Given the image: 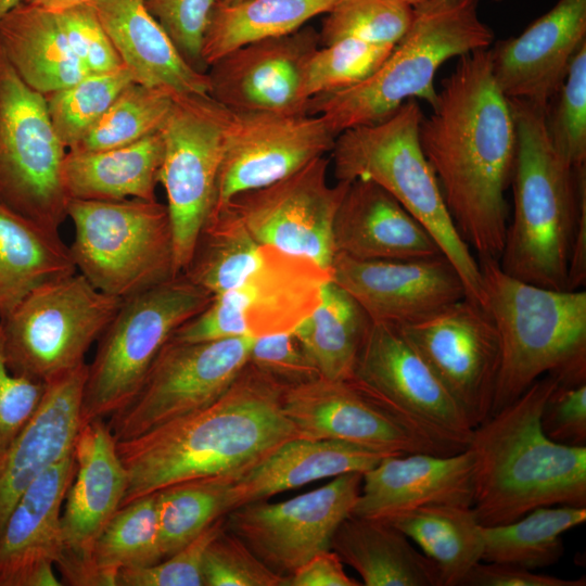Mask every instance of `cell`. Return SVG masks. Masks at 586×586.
<instances>
[{
	"label": "cell",
	"mask_w": 586,
	"mask_h": 586,
	"mask_svg": "<svg viewBox=\"0 0 586 586\" xmlns=\"http://www.w3.org/2000/svg\"><path fill=\"white\" fill-rule=\"evenodd\" d=\"M419 140L461 238L481 258L498 259L508 226L517 133L509 99L488 49L461 55L442 81Z\"/></svg>",
	"instance_id": "obj_1"
},
{
	"label": "cell",
	"mask_w": 586,
	"mask_h": 586,
	"mask_svg": "<svg viewBox=\"0 0 586 586\" xmlns=\"http://www.w3.org/2000/svg\"><path fill=\"white\" fill-rule=\"evenodd\" d=\"M285 391L247 362L211 405L117 442L128 475L122 506L171 484L242 471L296 437L282 408Z\"/></svg>",
	"instance_id": "obj_2"
},
{
	"label": "cell",
	"mask_w": 586,
	"mask_h": 586,
	"mask_svg": "<svg viewBox=\"0 0 586 586\" xmlns=\"http://www.w3.org/2000/svg\"><path fill=\"white\" fill-rule=\"evenodd\" d=\"M558 383L551 374L540 377L473 429L472 507L483 526L515 521L539 507H586V446L555 443L540 426Z\"/></svg>",
	"instance_id": "obj_3"
},
{
	"label": "cell",
	"mask_w": 586,
	"mask_h": 586,
	"mask_svg": "<svg viewBox=\"0 0 586 586\" xmlns=\"http://www.w3.org/2000/svg\"><path fill=\"white\" fill-rule=\"evenodd\" d=\"M509 102L517 133L510 182L514 204L498 264L526 283L566 291L574 232L586 198V165L574 168L558 154L547 130V106Z\"/></svg>",
	"instance_id": "obj_4"
},
{
	"label": "cell",
	"mask_w": 586,
	"mask_h": 586,
	"mask_svg": "<svg viewBox=\"0 0 586 586\" xmlns=\"http://www.w3.org/2000/svg\"><path fill=\"white\" fill-rule=\"evenodd\" d=\"M477 262L482 306L495 324L500 347L491 415L545 374L563 385L585 383V291L537 286L506 273L498 259Z\"/></svg>",
	"instance_id": "obj_5"
},
{
	"label": "cell",
	"mask_w": 586,
	"mask_h": 586,
	"mask_svg": "<svg viewBox=\"0 0 586 586\" xmlns=\"http://www.w3.org/2000/svg\"><path fill=\"white\" fill-rule=\"evenodd\" d=\"M477 8L479 0H423L412 5L408 30L377 71L353 87L311 98L308 114L322 116L337 136L388 117L408 100L421 99L432 106L438 68L494 41Z\"/></svg>",
	"instance_id": "obj_6"
},
{
	"label": "cell",
	"mask_w": 586,
	"mask_h": 586,
	"mask_svg": "<svg viewBox=\"0 0 586 586\" xmlns=\"http://www.w3.org/2000/svg\"><path fill=\"white\" fill-rule=\"evenodd\" d=\"M423 118L416 100L388 117L340 132L331 150L336 181L369 180L393 195L433 235L460 275L467 298L483 303L477 259L461 238L419 140Z\"/></svg>",
	"instance_id": "obj_7"
},
{
	"label": "cell",
	"mask_w": 586,
	"mask_h": 586,
	"mask_svg": "<svg viewBox=\"0 0 586 586\" xmlns=\"http://www.w3.org/2000/svg\"><path fill=\"white\" fill-rule=\"evenodd\" d=\"M76 270L99 291L126 300L177 277L166 204L157 200H69Z\"/></svg>",
	"instance_id": "obj_8"
},
{
	"label": "cell",
	"mask_w": 586,
	"mask_h": 586,
	"mask_svg": "<svg viewBox=\"0 0 586 586\" xmlns=\"http://www.w3.org/2000/svg\"><path fill=\"white\" fill-rule=\"evenodd\" d=\"M212 298L211 293L179 275L124 300L97 341L93 360L88 365L82 424L111 417L125 407L174 332Z\"/></svg>",
	"instance_id": "obj_9"
},
{
	"label": "cell",
	"mask_w": 586,
	"mask_h": 586,
	"mask_svg": "<svg viewBox=\"0 0 586 586\" xmlns=\"http://www.w3.org/2000/svg\"><path fill=\"white\" fill-rule=\"evenodd\" d=\"M124 300L78 271L30 291L0 318V346L14 374L48 383L85 364Z\"/></svg>",
	"instance_id": "obj_10"
},
{
	"label": "cell",
	"mask_w": 586,
	"mask_h": 586,
	"mask_svg": "<svg viewBox=\"0 0 586 586\" xmlns=\"http://www.w3.org/2000/svg\"><path fill=\"white\" fill-rule=\"evenodd\" d=\"M66 152L44 95L21 79L0 46V203L59 232L69 201L62 179Z\"/></svg>",
	"instance_id": "obj_11"
},
{
	"label": "cell",
	"mask_w": 586,
	"mask_h": 586,
	"mask_svg": "<svg viewBox=\"0 0 586 586\" xmlns=\"http://www.w3.org/2000/svg\"><path fill=\"white\" fill-rule=\"evenodd\" d=\"M224 116L225 107L208 94H176L162 128L160 183L166 192L178 276L187 269L215 207Z\"/></svg>",
	"instance_id": "obj_12"
},
{
	"label": "cell",
	"mask_w": 586,
	"mask_h": 586,
	"mask_svg": "<svg viewBox=\"0 0 586 586\" xmlns=\"http://www.w3.org/2000/svg\"><path fill=\"white\" fill-rule=\"evenodd\" d=\"M254 337L169 340L136 396L107 421L117 442L139 436L218 399L249 360Z\"/></svg>",
	"instance_id": "obj_13"
},
{
	"label": "cell",
	"mask_w": 586,
	"mask_h": 586,
	"mask_svg": "<svg viewBox=\"0 0 586 586\" xmlns=\"http://www.w3.org/2000/svg\"><path fill=\"white\" fill-rule=\"evenodd\" d=\"M282 408L297 437L337 440L390 455L459 453L352 379L318 378L286 388Z\"/></svg>",
	"instance_id": "obj_14"
},
{
	"label": "cell",
	"mask_w": 586,
	"mask_h": 586,
	"mask_svg": "<svg viewBox=\"0 0 586 586\" xmlns=\"http://www.w3.org/2000/svg\"><path fill=\"white\" fill-rule=\"evenodd\" d=\"M330 279L331 270L279 252L267 267L243 284L213 296L170 339L204 342L292 331L318 306L321 288Z\"/></svg>",
	"instance_id": "obj_15"
},
{
	"label": "cell",
	"mask_w": 586,
	"mask_h": 586,
	"mask_svg": "<svg viewBox=\"0 0 586 586\" xmlns=\"http://www.w3.org/2000/svg\"><path fill=\"white\" fill-rule=\"evenodd\" d=\"M361 482L362 473L348 472L284 501L239 506L226 514V528L268 569L286 578L331 549L336 528L353 513Z\"/></svg>",
	"instance_id": "obj_16"
},
{
	"label": "cell",
	"mask_w": 586,
	"mask_h": 586,
	"mask_svg": "<svg viewBox=\"0 0 586 586\" xmlns=\"http://www.w3.org/2000/svg\"><path fill=\"white\" fill-rule=\"evenodd\" d=\"M335 138L320 115L234 112L225 107L213 213L235 195L280 181L324 156Z\"/></svg>",
	"instance_id": "obj_17"
},
{
	"label": "cell",
	"mask_w": 586,
	"mask_h": 586,
	"mask_svg": "<svg viewBox=\"0 0 586 586\" xmlns=\"http://www.w3.org/2000/svg\"><path fill=\"white\" fill-rule=\"evenodd\" d=\"M329 166L326 156L316 158L286 178L240 193L225 205L258 242L331 270L333 221L349 182L331 184Z\"/></svg>",
	"instance_id": "obj_18"
},
{
	"label": "cell",
	"mask_w": 586,
	"mask_h": 586,
	"mask_svg": "<svg viewBox=\"0 0 586 586\" xmlns=\"http://www.w3.org/2000/svg\"><path fill=\"white\" fill-rule=\"evenodd\" d=\"M474 429L491 415L500 362L495 324L467 297L398 327Z\"/></svg>",
	"instance_id": "obj_19"
},
{
	"label": "cell",
	"mask_w": 586,
	"mask_h": 586,
	"mask_svg": "<svg viewBox=\"0 0 586 586\" xmlns=\"http://www.w3.org/2000/svg\"><path fill=\"white\" fill-rule=\"evenodd\" d=\"M352 380L420 422L457 451L468 448L473 428L398 327L371 323Z\"/></svg>",
	"instance_id": "obj_20"
},
{
	"label": "cell",
	"mask_w": 586,
	"mask_h": 586,
	"mask_svg": "<svg viewBox=\"0 0 586 586\" xmlns=\"http://www.w3.org/2000/svg\"><path fill=\"white\" fill-rule=\"evenodd\" d=\"M76 470L61 517L64 551L56 563L62 584L93 586L92 546L120 508L128 484L117 441L105 419L84 423L74 445Z\"/></svg>",
	"instance_id": "obj_21"
},
{
	"label": "cell",
	"mask_w": 586,
	"mask_h": 586,
	"mask_svg": "<svg viewBox=\"0 0 586 586\" xmlns=\"http://www.w3.org/2000/svg\"><path fill=\"white\" fill-rule=\"evenodd\" d=\"M319 46V31L305 25L239 47L208 66V94L234 112L308 113L304 73Z\"/></svg>",
	"instance_id": "obj_22"
},
{
	"label": "cell",
	"mask_w": 586,
	"mask_h": 586,
	"mask_svg": "<svg viewBox=\"0 0 586 586\" xmlns=\"http://www.w3.org/2000/svg\"><path fill=\"white\" fill-rule=\"evenodd\" d=\"M332 280L372 322L403 327L467 297L464 283L445 255L409 260H359L335 254Z\"/></svg>",
	"instance_id": "obj_23"
},
{
	"label": "cell",
	"mask_w": 586,
	"mask_h": 586,
	"mask_svg": "<svg viewBox=\"0 0 586 586\" xmlns=\"http://www.w3.org/2000/svg\"><path fill=\"white\" fill-rule=\"evenodd\" d=\"M586 43V0H558L519 36L489 50L493 75L510 100L548 106Z\"/></svg>",
	"instance_id": "obj_24"
},
{
	"label": "cell",
	"mask_w": 586,
	"mask_h": 586,
	"mask_svg": "<svg viewBox=\"0 0 586 586\" xmlns=\"http://www.w3.org/2000/svg\"><path fill=\"white\" fill-rule=\"evenodd\" d=\"M74 451L20 496L0 533V586H60L53 565L64 551L62 506L74 479Z\"/></svg>",
	"instance_id": "obj_25"
},
{
	"label": "cell",
	"mask_w": 586,
	"mask_h": 586,
	"mask_svg": "<svg viewBox=\"0 0 586 586\" xmlns=\"http://www.w3.org/2000/svg\"><path fill=\"white\" fill-rule=\"evenodd\" d=\"M88 364L46 383L34 415L0 455V533L22 493L74 451Z\"/></svg>",
	"instance_id": "obj_26"
},
{
	"label": "cell",
	"mask_w": 586,
	"mask_h": 586,
	"mask_svg": "<svg viewBox=\"0 0 586 586\" xmlns=\"http://www.w3.org/2000/svg\"><path fill=\"white\" fill-rule=\"evenodd\" d=\"M429 505H473V458L453 455H388L362 473L354 515L387 520Z\"/></svg>",
	"instance_id": "obj_27"
},
{
	"label": "cell",
	"mask_w": 586,
	"mask_h": 586,
	"mask_svg": "<svg viewBox=\"0 0 586 586\" xmlns=\"http://www.w3.org/2000/svg\"><path fill=\"white\" fill-rule=\"evenodd\" d=\"M332 235L335 254L359 260H409L443 254L429 230L369 180L348 183Z\"/></svg>",
	"instance_id": "obj_28"
},
{
	"label": "cell",
	"mask_w": 586,
	"mask_h": 586,
	"mask_svg": "<svg viewBox=\"0 0 586 586\" xmlns=\"http://www.w3.org/2000/svg\"><path fill=\"white\" fill-rule=\"evenodd\" d=\"M90 3L136 82L175 94H208L207 73L193 68L180 55L146 10L144 0H92Z\"/></svg>",
	"instance_id": "obj_29"
},
{
	"label": "cell",
	"mask_w": 586,
	"mask_h": 586,
	"mask_svg": "<svg viewBox=\"0 0 586 586\" xmlns=\"http://www.w3.org/2000/svg\"><path fill=\"white\" fill-rule=\"evenodd\" d=\"M388 455L337 440L290 438L234 474L231 510L318 480L364 473Z\"/></svg>",
	"instance_id": "obj_30"
},
{
	"label": "cell",
	"mask_w": 586,
	"mask_h": 586,
	"mask_svg": "<svg viewBox=\"0 0 586 586\" xmlns=\"http://www.w3.org/2000/svg\"><path fill=\"white\" fill-rule=\"evenodd\" d=\"M331 550L366 586H443L435 562L385 520L351 514L336 528Z\"/></svg>",
	"instance_id": "obj_31"
},
{
	"label": "cell",
	"mask_w": 586,
	"mask_h": 586,
	"mask_svg": "<svg viewBox=\"0 0 586 586\" xmlns=\"http://www.w3.org/2000/svg\"><path fill=\"white\" fill-rule=\"evenodd\" d=\"M164 156L162 129L135 143L94 152L67 151L62 169L69 200H156Z\"/></svg>",
	"instance_id": "obj_32"
},
{
	"label": "cell",
	"mask_w": 586,
	"mask_h": 586,
	"mask_svg": "<svg viewBox=\"0 0 586 586\" xmlns=\"http://www.w3.org/2000/svg\"><path fill=\"white\" fill-rule=\"evenodd\" d=\"M0 46L21 79L43 95L89 74L73 53L55 11L21 2L0 20Z\"/></svg>",
	"instance_id": "obj_33"
},
{
	"label": "cell",
	"mask_w": 586,
	"mask_h": 586,
	"mask_svg": "<svg viewBox=\"0 0 586 586\" xmlns=\"http://www.w3.org/2000/svg\"><path fill=\"white\" fill-rule=\"evenodd\" d=\"M76 271L59 232L0 203V318L37 286Z\"/></svg>",
	"instance_id": "obj_34"
},
{
	"label": "cell",
	"mask_w": 586,
	"mask_h": 586,
	"mask_svg": "<svg viewBox=\"0 0 586 586\" xmlns=\"http://www.w3.org/2000/svg\"><path fill=\"white\" fill-rule=\"evenodd\" d=\"M279 252L258 242L233 209L225 205L209 216L181 275L215 296L243 284Z\"/></svg>",
	"instance_id": "obj_35"
},
{
	"label": "cell",
	"mask_w": 586,
	"mask_h": 586,
	"mask_svg": "<svg viewBox=\"0 0 586 586\" xmlns=\"http://www.w3.org/2000/svg\"><path fill=\"white\" fill-rule=\"evenodd\" d=\"M371 323L359 303L330 279L318 306L292 331L320 378L341 381L352 379Z\"/></svg>",
	"instance_id": "obj_36"
},
{
	"label": "cell",
	"mask_w": 586,
	"mask_h": 586,
	"mask_svg": "<svg viewBox=\"0 0 586 586\" xmlns=\"http://www.w3.org/2000/svg\"><path fill=\"white\" fill-rule=\"evenodd\" d=\"M416 543L438 566L443 586H460L482 561V524L472 506L429 505L385 520Z\"/></svg>",
	"instance_id": "obj_37"
},
{
	"label": "cell",
	"mask_w": 586,
	"mask_h": 586,
	"mask_svg": "<svg viewBox=\"0 0 586 586\" xmlns=\"http://www.w3.org/2000/svg\"><path fill=\"white\" fill-rule=\"evenodd\" d=\"M336 0H243L216 5L202 48L205 67L228 52L257 40L296 31Z\"/></svg>",
	"instance_id": "obj_38"
},
{
	"label": "cell",
	"mask_w": 586,
	"mask_h": 586,
	"mask_svg": "<svg viewBox=\"0 0 586 586\" xmlns=\"http://www.w3.org/2000/svg\"><path fill=\"white\" fill-rule=\"evenodd\" d=\"M586 521V507L536 508L505 524L482 526V561L537 570L557 563L564 552L561 535Z\"/></svg>",
	"instance_id": "obj_39"
},
{
	"label": "cell",
	"mask_w": 586,
	"mask_h": 586,
	"mask_svg": "<svg viewBox=\"0 0 586 586\" xmlns=\"http://www.w3.org/2000/svg\"><path fill=\"white\" fill-rule=\"evenodd\" d=\"M163 559L156 494L151 493L116 511L95 539L89 561L98 586H116L120 571L149 566Z\"/></svg>",
	"instance_id": "obj_40"
},
{
	"label": "cell",
	"mask_w": 586,
	"mask_h": 586,
	"mask_svg": "<svg viewBox=\"0 0 586 586\" xmlns=\"http://www.w3.org/2000/svg\"><path fill=\"white\" fill-rule=\"evenodd\" d=\"M235 473L192 479L155 492L164 559L231 510L230 489Z\"/></svg>",
	"instance_id": "obj_41"
},
{
	"label": "cell",
	"mask_w": 586,
	"mask_h": 586,
	"mask_svg": "<svg viewBox=\"0 0 586 586\" xmlns=\"http://www.w3.org/2000/svg\"><path fill=\"white\" fill-rule=\"evenodd\" d=\"M175 95L162 88L131 82L116 97L98 123L67 151L114 149L160 131L171 112Z\"/></svg>",
	"instance_id": "obj_42"
},
{
	"label": "cell",
	"mask_w": 586,
	"mask_h": 586,
	"mask_svg": "<svg viewBox=\"0 0 586 586\" xmlns=\"http://www.w3.org/2000/svg\"><path fill=\"white\" fill-rule=\"evenodd\" d=\"M133 81L129 71L122 66L111 72L89 73L75 84L46 94L50 119L64 146L67 150L74 146Z\"/></svg>",
	"instance_id": "obj_43"
},
{
	"label": "cell",
	"mask_w": 586,
	"mask_h": 586,
	"mask_svg": "<svg viewBox=\"0 0 586 586\" xmlns=\"http://www.w3.org/2000/svg\"><path fill=\"white\" fill-rule=\"evenodd\" d=\"M412 12L405 0H336L318 30L320 46L355 38L394 47L408 30Z\"/></svg>",
	"instance_id": "obj_44"
},
{
	"label": "cell",
	"mask_w": 586,
	"mask_h": 586,
	"mask_svg": "<svg viewBox=\"0 0 586 586\" xmlns=\"http://www.w3.org/2000/svg\"><path fill=\"white\" fill-rule=\"evenodd\" d=\"M393 47L344 38L319 46L304 73L305 98L332 93L353 87L368 78L383 63Z\"/></svg>",
	"instance_id": "obj_45"
},
{
	"label": "cell",
	"mask_w": 586,
	"mask_h": 586,
	"mask_svg": "<svg viewBox=\"0 0 586 586\" xmlns=\"http://www.w3.org/2000/svg\"><path fill=\"white\" fill-rule=\"evenodd\" d=\"M556 97L546 110L548 135L558 154L577 168L586 165V43L575 53Z\"/></svg>",
	"instance_id": "obj_46"
},
{
	"label": "cell",
	"mask_w": 586,
	"mask_h": 586,
	"mask_svg": "<svg viewBox=\"0 0 586 586\" xmlns=\"http://www.w3.org/2000/svg\"><path fill=\"white\" fill-rule=\"evenodd\" d=\"M284 581L226 526L206 549L204 586H283Z\"/></svg>",
	"instance_id": "obj_47"
},
{
	"label": "cell",
	"mask_w": 586,
	"mask_h": 586,
	"mask_svg": "<svg viewBox=\"0 0 586 586\" xmlns=\"http://www.w3.org/2000/svg\"><path fill=\"white\" fill-rule=\"evenodd\" d=\"M149 13L167 34L180 55L195 69L204 72V37L216 0H144Z\"/></svg>",
	"instance_id": "obj_48"
},
{
	"label": "cell",
	"mask_w": 586,
	"mask_h": 586,
	"mask_svg": "<svg viewBox=\"0 0 586 586\" xmlns=\"http://www.w3.org/2000/svg\"><path fill=\"white\" fill-rule=\"evenodd\" d=\"M226 526L217 519L184 547L162 561L118 573L116 586H203V561L212 540Z\"/></svg>",
	"instance_id": "obj_49"
},
{
	"label": "cell",
	"mask_w": 586,
	"mask_h": 586,
	"mask_svg": "<svg viewBox=\"0 0 586 586\" xmlns=\"http://www.w3.org/2000/svg\"><path fill=\"white\" fill-rule=\"evenodd\" d=\"M55 12L73 53L88 73L124 66L90 2Z\"/></svg>",
	"instance_id": "obj_50"
},
{
	"label": "cell",
	"mask_w": 586,
	"mask_h": 586,
	"mask_svg": "<svg viewBox=\"0 0 586 586\" xmlns=\"http://www.w3.org/2000/svg\"><path fill=\"white\" fill-rule=\"evenodd\" d=\"M247 362L286 388L320 378L293 331L254 337Z\"/></svg>",
	"instance_id": "obj_51"
},
{
	"label": "cell",
	"mask_w": 586,
	"mask_h": 586,
	"mask_svg": "<svg viewBox=\"0 0 586 586\" xmlns=\"http://www.w3.org/2000/svg\"><path fill=\"white\" fill-rule=\"evenodd\" d=\"M540 426L555 443L586 446V382L558 383L544 405Z\"/></svg>",
	"instance_id": "obj_52"
},
{
	"label": "cell",
	"mask_w": 586,
	"mask_h": 586,
	"mask_svg": "<svg viewBox=\"0 0 586 586\" xmlns=\"http://www.w3.org/2000/svg\"><path fill=\"white\" fill-rule=\"evenodd\" d=\"M44 387V383L12 373L0 346V455L34 415Z\"/></svg>",
	"instance_id": "obj_53"
},
{
	"label": "cell",
	"mask_w": 586,
	"mask_h": 586,
	"mask_svg": "<svg viewBox=\"0 0 586 586\" xmlns=\"http://www.w3.org/2000/svg\"><path fill=\"white\" fill-rule=\"evenodd\" d=\"M585 576L561 578L536 573L520 565L497 562L476 563L463 577L460 586H585Z\"/></svg>",
	"instance_id": "obj_54"
},
{
	"label": "cell",
	"mask_w": 586,
	"mask_h": 586,
	"mask_svg": "<svg viewBox=\"0 0 586 586\" xmlns=\"http://www.w3.org/2000/svg\"><path fill=\"white\" fill-rule=\"evenodd\" d=\"M356 579L348 576L343 562L333 550L322 551L293 574L288 576L283 586H359Z\"/></svg>",
	"instance_id": "obj_55"
},
{
	"label": "cell",
	"mask_w": 586,
	"mask_h": 586,
	"mask_svg": "<svg viewBox=\"0 0 586 586\" xmlns=\"http://www.w3.org/2000/svg\"><path fill=\"white\" fill-rule=\"evenodd\" d=\"M92 0H22V2L49 11H62L72 7L89 3Z\"/></svg>",
	"instance_id": "obj_56"
},
{
	"label": "cell",
	"mask_w": 586,
	"mask_h": 586,
	"mask_svg": "<svg viewBox=\"0 0 586 586\" xmlns=\"http://www.w3.org/2000/svg\"><path fill=\"white\" fill-rule=\"evenodd\" d=\"M21 2L22 0H0V20Z\"/></svg>",
	"instance_id": "obj_57"
},
{
	"label": "cell",
	"mask_w": 586,
	"mask_h": 586,
	"mask_svg": "<svg viewBox=\"0 0 586 586\" xmlns=\"http://www.w3.org/2000/svg\"><path fill=\"white\" fill-rule=\"evenodd\" d=\"M218 5H230L238 2H241L243 0H216Z\"/></svg>",
	"instance_id": "obj_58"
},
{
	"label": "cell",
	"mask_w": 586,
	"mask_h": 586,
	"mask_svg": "<svg viewBox=\"0 0 586 586\" xmlns=\"http://www.w3.org/2000/svg\"><path fill=\"white\" fill-rule=\"evenodd\" d=\"M407 3H409L410 5H415L423 0H405Z\"/></svg>",
	"instance_id": "obj_59"
}]
</instances>
